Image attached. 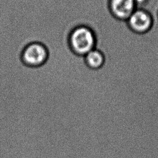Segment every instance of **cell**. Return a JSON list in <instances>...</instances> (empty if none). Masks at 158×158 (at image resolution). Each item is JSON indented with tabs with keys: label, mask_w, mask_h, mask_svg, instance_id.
Masks as SVG:
<instances>
[{
	"label": "cell",
	"mask_w": 158,
	"mask_h": 158,
	"mask_svg": "<svg viewBox=\"0 0 158 158\" xmlns=\"http://www.w3.org/2000/svg\"><path fill=\"white\" fill-rule=\"evenodd\" d=\"M69 44L73 52L80 56H85L96 48V38L95 33L88 26L78 25L70 33Z\"/></svg>",
	"instance_id": "obj_1"
},
{
	"label": "cell",
	"mask_w": 158,
	"mask_h": 158,
	"mask_svg": "<svg viewBox=\"0 0 158 158\" xmlns=\"http://www.w3.org/2000/svg\"><path fill=\"white\" fill-rule=\"evenodd\" d=\"M49 52L46 46L40 42H32L28 44L21 53L23 63L31 67H38L47 61Z\"/></svg>",
	"instance_id": "obj_2"
},
{
	"label": "cell",
	"mask_w": 158,
	"mask_h": 158,
	"mask_svg": "<svg viewBox=\"0 0 158 158\" xmlns=\"http://www.w3.org/2000/svg\"><path fill=\"white\" fill-rule=\"evenodd\" d=\"M126 22L131 31L142 35L151 30L154 23V19L152 14L147 9L136 8Z\"/></svg>",
	"instance_id": "obj_3"
},
{
	"label": "cell",
	"mask_w": 158,
	"mask_h": 158,
	"mask_svg": "<svg viewBox=\"0 0 158 158\" xmlns=\"http://www.w3.org/2000/svg\"><path fill=\"white\" fill-rule=\"evenodd\" d=\"M111 14L117 19L126 22L136 9L135 0H109Z\"/></svg>",
	"instance_id": "obj_4"
},
{
	"label": "cell",
	"mask_w": 158,
	"mask_h": 158,
	"mask_svg": "<svg viewBox=\"0 0 158 158\" xmlns=\"http://www.w3.org/2000/svg\"><path fill=\"white\" fill-rule=\"evenodd\" d=\"M86 65L92 70L100 69L104 64L105 57L103 53L98 49L95 48L84 56Z\"/></svg>",
	"instance_id": "obj_5"
},
{
	"label": "cell",
	"mask_w": 158,
	"mask_h": 158,
	"mask_svg": "<svg viewBox=\"0 0 158 158\" xmlns=\"http://www.w3.org/2000/svg\"><path fill=\"white\" fill-rule=\"evenodd\" d=\"M148 0H135L137 5V8L142 7L144 5H145Z\"/></svg>",
	"instance_id": "obj_6"
},
{
	"label": "cell",
	"mask_w": 158,
	"mask_h": 158,
	"mask_svg": "<svg viewBox=\"0 0 158 158\" xmlns=\"http://www.w3.org/2000/svg\"><path fill=\"white\" fill-rule=\"evenodd\" d=\"M157 17H158V11H157Z\"/></svg>",
	"instance_id": "obj_7"
}]
</instances>
